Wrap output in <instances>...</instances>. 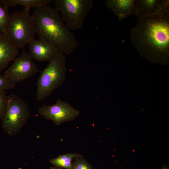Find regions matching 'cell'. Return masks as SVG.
Instances as JSON below:
<instances>
[{
    "mask_svg": "<svg viewBox=\"0 0 169 169\" xmlns=\"http://www.w3.org/2000/svg\"><path fill=\"white\" fill-rule=\"evenodd\" d=\"M135 15L137 23L130 31L133 46L145 57L167 60L169 54V10L152 15L136 11Z\"/></svg>",
    "mask_w": 169,
    "mask_h": 169,
    "instance_id": "cell-1",
    "label": "cell"
},
{
    "mask_svg": "<svg viewBox=\"0 0 169 169\" xmlns=\"http://www.w3.org/2000/svg\"><path fill=\"white\" fill-rule=\"evenodd\" d=\"M32 16L39 39L51 43L64 54H70L77 48L74 34L55 8L47 5L37 9Z\"/></svg>",
    "mask_w": 169,
    "mask_h": 169,
    "instance_id": "cell-2",
    "label": "cell"
},
{
    "mask_svg": "<svg viewBox=\"0 0 169 169\" xmlns=\"http://www.w3.org/2000/svg\"><path fill=\"white\" fill-rule=\"evenodd\" d=\"M66 63L64 54L59 50L41 72L36 83L37 100H44L63 84L66 79Z\"/></svg>",
    "mask_w": 169,
    "mask_h": 169,
    "instance_id": "cell-3",
    "label": "cell"
},
{
    "mask_svg": "<svg viewBox=\"0 0 169 169\" xmlns=\"http://www.w3.org/2000/svg\"><path fill=\"white\" fill-rule=\"evenodd\" d=\"M30 8L10 15L3 34L18 48H23L34 38L36 34L34 23Z\"/></svg>",
    "mask_w": 169,
    "mask_h": 169,
    "instance_id": "cell-4",
    "label": "cell"
},
{
    "mask_svg": "<svg viewBox=\"0 0 169 169\" xmlns=\"http://www.w3.org/2000/svg\"><path fill=\"white\" fill-rule=\"evenodd\" d=\"M7 107L1 119L4 132L11 136L19 133L28 120L30 115L28 106L15 94L7 96Z\"/></svg>",
    "mask_w": 169,
    "mask_h": 169,
    "instance_id": "cell-5",
    "label": "cell"
},
{
    "mask_svg": "<svg viewBox=\"0 0 169 169\" xmlns=\"http://www.w3.org/2000/svg\"><path fill=\"white\" fill-rule=\"evenodd\" d=\"M93 4L92 0H55L54 3L55 8L60 12L63 20L72 31L82 28Z\"/></svg>",
    "mask_w": 169,
    "mask_h": 169,
    "instance_id": "cell-6",
    "label": "cell"
},
{
    "mask_svg": "<svg viewBox=\"0 0 169 169\" xmlns=\"http://www.w3.org/2000/svg\"><path fill=\"white\" fill-rule=\"evenodd\" d=\"M13 64L3 74L10 82L16 83L33 76L38 71L29 53L23 50L20 55L13 60Z\"/></svg>",
    "mask_w": 169,
    "mask_h": 169,
    "instance_id": "cell-7",
    "label": "cell"
},
{
    "mask_svg": "<svg viewBox=\"0 0 169 169\" xmlns=\"http://www.w3.org/2000/svg\"><path fill=\"white\" fill-rule=\"evenodd\" d=\"M38 113L46 119L52 121L56 125L74 120L80 115L79 110L68 102L58 99L51 105H44L38 110Z\"/></svg>",
    "mask_w": 169,
    "mask_h": 169,
    "instance_id": "cell-8",
    "label": "cell"
},
{
    "mask_svg": "<svg viewBox=\"0 0 169 169\" xmlns=\"http://www.w3.org/2000/svg\"><path fill=\"white\" fill-rule=\"evenodd\" d=\"M28 44L32 59L38 61L49 62L59 51L51 43L39 38L33 39Z\"/></svg>",
    "mask_w": 169,
    "mask_h": 169,
    "instance_id": "cell-9",
    "label": "cell"
},
{
    "mask_svg": "<svg viewBox=\"0 0 169 169\" xmlns=\"http://www.w3.org/2000/svg\"><path fill=\"white\" fill-rule=\"evenodd\" d=\"M135 0H106V7L110 9L120 20L135 15L136 13Z\"/></svg>",
    "mask_w": 169,
    "mask_h": 169,
    "instance_id": "cell-10",
    "label": "cell"
},
{
    "mask_svg": "<svg viewBox=\"0 0 169 169\" xmlns=\"http://www.w3.org/2000/svg\"><path fill=\"white\" fill-rule=\"evenodd\" d=\"M18 49L5 35L0 33V73L15 59Z\"/></svg>",
    "mask_w": 169,
    "mask_h": 169,
    "instance_id": "cell-11",
    "label": "cell"
},
{
    "mask_svg": "<svg viewBox=\"0 0 169 169\" xmlns=\"http://www.w3.org/2000/svg\"><path fill=\"white\" fill-rule=\"evenodd\" d=\"M136 11L146 14L152 15L161 11L169 9L168 0H138L136 3Z\"/></svg>",
    "mask_w": 169,
    "mask_h": 169,
    "instance_id": "cell-12",
    "label": "cell"
},
{
    "mask_svg": "<svg viewBox=\"0 0 169 169\" xmlns=\"http://www.w3.org/2000/svg\"><path fill=\"white\" fill-rule=\"evenodd\" d=\"M52 0H2L1 3L8 7L20 5L25 8H39L47 6L51 3Z\"/></svg>",
    "mask_w": 169,
    "mask_h": 169,
    "instance_id": "cell-13",
    "label": "cell"
},
{
    "mask_svg": "<svg viewBox=\"0 0 169 169\" xmlns=\"http://www.w3.org/2000/svg\"><path fill=\"white\" fill-rule=\"evenodd\" d=\"M80 155L77 153H68L50 159L49 161L55 166L65 169H73L72 161L75 157Z\"/></svg>",
    "mask_w": 169,
    "mask_h": 169,
    "instance_id": "cell-14",
    "label": "cell"
},
{
    "mask_svg": "<svg viewBox=\"0 0 169 169\" xmlns=\"http://www.w3.org/2000/svg\"><path fill=\"white\" fill-rule=\"evenodd\" d=\"M8 8L3 5L0 1V33H3L4 32L10 18Z\"/></svg>",
    "mask_w": 169,
    "mask_h": 169,
    "instance_id": "cell-15",
    "label": "cell"
},
{
    "mask_svg": "<svg viewBox=\"0 0 169 169\" xmlns=\"http://www.w3.org/2000/svg\"><path fill=\"white\" fill-rule=\"evenodd\" d=\"M72 163L73 169H93L81 155L75 157Z\"/></svg>",
    "mask_w": 169,
    "mask_h": 169,
    "instance_id": "cell-16",
    "label": "cell"
},
{
    "mask_svg": "<svg viewBox=\"0 0 169 169\" xmlns=\"http://www.w3.org/2000/svg\"><path fill=\"white\" fill-rule=\"evenodd\" d=\"M16 86L8 81L3 75L0 73V91H4L11 90Z\"/></svg>",
    "mask_w": 169,
    "mask_h": 169,
    "instance_id": "cell-17",
    "label": "cell"
},
{
    "mask_svg": "<svg viewBox=\"0 0 169 169\" xmlns=\"http://www.w3.org/2000/svg\"><path fill=\"white\" fill-rule=\"evenodd\" d=\"M7 103L6 92L0 91V120L2 119L5 112Z\"/></svg>",
    "mask_w": 169,
    "mask_h": 169,
    "instance_id": "cell-18",
    "label": "cell"
},
{
    "mask_svg": "<svg viewBox=\"0 0 169 169\" xmlns=\"http://www.w3.org/2000/svg\"><path fill=\"white\" fill-rule=\"evenodd\" d=\"M49 169H63L62 168L57 167V166H55L54 167H50Z\"/></svg>",
    "mask_w": 169,
    "mask_h": 169,
    "instance_id": "cell-19",
    "label": "cell"
},
{
    "mask_svg": "<svg viewBox=\"0 0 169 169\" xmlns=\"http://www.w3.org/2000/svg\"><path fill=\"white\" fill-rule=\"evenodd\" d=\"M160 169H169V168L167 167L166 165H164Z\"/></svg>",
    "mask_w": 169,
    "mask_h": 169,
    "instance_id": "cell-20",
    "label": "cell"
}]
</instances>
